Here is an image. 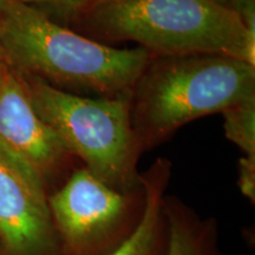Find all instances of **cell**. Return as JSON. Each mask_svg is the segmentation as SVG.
Returning a JSON list of instances; mask_svg holds the SVG:
<instances>
[{
    "label": "cell",
    "mask_w": 255,
    "mask_h": 255,
    "mask_svg": "<svg viewBox=\"0 0 255 255\" xmlns=\"http://www.w3.org/2000/svg\"><path fill=\"white\" fill-rule=\"evenodd\" d=\"M253 6H255V0H229L228 2V7L237 12L238 14Z\"/></svg>",
    "instance_id": "13"
},
{
    "label": "cell",
    "mask_w": 255,
    "mask_h": 255,
    "mask_svg": "<svg viewBox=\"0 0 255 255\" xmlns=\"http://www.w3.org/2000/svg\"><path fill=\"white\" fill-rule=\"evenodd\" d=\"M76 18L95 38L133 41L152 57L222 55L255 65V34L209 0H92Z\"/></svg>",
    "instance_id": "2"
},
{
    "label": "cell",
    "mask_w": 255,
    "mask_h": 255,
    "mask_svg": "<svg viewBox=\"0 0 255 255\" xmlns=\"http://www.w3.org/2000/svg\"><path fill=\"white\" fill-rule=\"evenodd\" d=\"M0 49L23 76L100 97L131 96L152 58L139 46L121 49L83 36L21 0L0 9Z\"/></svg>",
    "instance_id": "1"
},
{
    "label": "cell",
    "mask_w": 255,
    "mask_h": 255,
    "mask_svg": "<svg viewBox=\"0 0 255 255\" xmlns=\"http://www.w3.org/2000/svg\"><path fill=\"white\" fill-rule=\"evenodd\" d=\"M49 202L60 254L110 255L141 221L144 191L114 189L79 165L50 194Z\"/></svg>",
    "instance_id": "5"
},
{
    "label": "cell",
    "mask_w": 255,
    "mask_h": 255,
    "mask_svg": "<svg viewBox=\"0 0 255 255\" xmlns=\"http://www.w3.org/2000/svg\"><path fill=\"white\" fill-rule=\"evenodd\" d=\"M0 255H6L5 250H4V247H2L1 242H0Z\"/></svg>",
    "instance_id": "17"
},
{
    "label": "cell",
    "mask_w": 255,
    "mask_h": 255,
    "mask_svg": "<svg viewBox=\"0 0 255 255\" xmlns=\"http://www.w3.org/2000/svg\"><path fill=\"white\" fill-rule=\"evenodd\" d=\"M162 209L168 227V255H226L214 216L200 215L180 197L167 194Z\"/></svg>",
    "instance_id": "9"
},
{
    "label": "cell",
    "mask_w": 255,
    "mask_h": 255,
    "mask_svg": "<svg viewBox=\"0 0 255 255\" xmlns=\"http://www.w3.org/2000/svg\"><path fill=\"white\" fill-rule=\"evenodd\" d=\"M11 1H13V0H0V9L4 7L6 4H8V2H11Z\"/></svg>",
    "instance_id": "15"
},
{
    "label": "cell",
    "mask_w": 255,
    "mask_h": 255,
    "mask_svg": "<svg viewBox=\"0 0 255 255\" xmlns=\"http://www.w3.org/2000/svg\"><path fill=\"white\" fill-rule=\"evenodd\" d=\"M209 1L216 2V4H220V5H223V6H228L229 0H209Z\"/></svg>",
    "instance_id": "14"
},
{
    "label": "cell",
    "mask_w": 255,
    "mask_h": 255,
    "mask_svg": "<svg viewBox=\"0 0 255 255\" xmlns=\"http://www.w3.org/2000/svg\"><path fill=\"white\" fill-rule=\"evenodd\" d=\"M173 164L159 157L141 173L144 210L138 226L110 255H168V227L162 202L170 182Z\"/></svg>",
    "instance_id": "8"
},
{
    "label": "cell",
    "mask_w": 255,
    "mask_h": 255,
    "mask_svg": "<svg viewBox=\"0 0 255 255\" xmlns=\"http://www.w3.org/2000/svg\"><path fill=\"white\" fill-rule=\"evenodd\" d=\"M49 196L41 175L0 143V242L6 255H62Z\"/></svg>",
    "instance_id": "6"
},
{
    "label": "cell",
    "mask_w": 255,
    "mask_h": 255,
    "mask_svg": "<svg viewBox=\"0 0 255 255\" xmlns=\"http://www.w3.org/2000/svg\"><path fill=\"white\" fill-rule=\"evenodd\" d=\"M0 143L36 169L50 194L77 168V159L34 109L24 76L6 60L0 63Z\"/></svg>",
    "instance_id": "7"
},
{
    "label": "cell",
    "mask_w": 255,
    "mask_h": 255,
    "mask_svg": "<svg viewBox=\"0 0 255 255\" xmlns=\"http://www.w3.org/2000/svg\"><path fill=\"white\" fill-rule=\"evenodd\" d=\"M238 186L241 194L246 199L255 203V158L242 157L238 164Z\"/></svg>",
    "instance_id": "11"
},
{
    "label": "cell",
    "mask_w": 255,
    "mask_h": 255,
    "mask_svg": "<svg viewBox=\"0 0 255 255\" xmlns=\"http://www.w3.org/2000/svg\"><path fill=\"white\" fill-rule=\"evenodd\" d=\"M40 119L90 173L120 191L142 187L143 149L131 123V96L88 97L24 76Z\"/></svg>",
    "instance_id": "4"
},
{
    "label": "cell",
    "mask_w": 255,
    "mask_h": 255,
    "mask_svg": "<svg viewBox=\"0 0 255 255\" xmlns=\"http://www.w3.org/2000/svg\"><path fill=\"white\" fill-rule=\"evenodd\" d=\"M26 4H46L51 5L53 7L60 9L62 12H65L66 14L76 17V14L79 13L85 6H88L92 0H21Z\"/></svg>",
    "instance_id": "12"
},
{
    "label": "cell",
    "mask_w": 255,
    "mask_h": 255,
    "mask_svg": "<svg viewBox=\"0 0 255 255\" xmlns=\"http://www.w3.org/2000/svg\"><path fill=\"white\" fill-rule=\"evenodd\" d=\"M255 101V65L235 57H152L131 92V123L143 151L184 124Z\"/></svg>",
    "instance_id": "3"
},
{
    "label": "cell",
    "mask_w": 255,
    "mask_h": 255,
    "mask_svg": "<svg viewBox=\"0 0 255 255\" xmlns=\"http://www.w3.org/2000/svg\"><path fill=\"white\" fill-rule=\"evenodd\" d=\"M4 60H6L5 59V56H4V53H2V50L0 49V63L4 62Z\"/></svg>",
    "instance_id": "16"
},
{
    "label": "cell",
    "mask_w": 255,
    "mask_h": 255,
    "mask_svg": "<svg viewBox=\"0 0 255 255\" xmlns=\"http://www.w3.org/2000/svg\"><path fill=\"white\" fill-rule=\"evenodd\" d=\"M222 115L227 138L245 157L255 158V101L229 108Z\"/></svg>",
    "instance_id": "10"
}]
</instances>
